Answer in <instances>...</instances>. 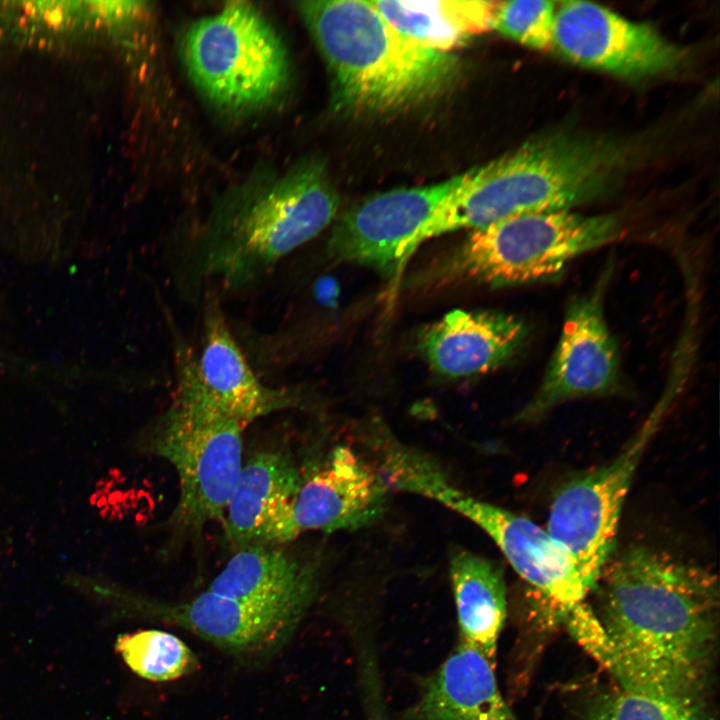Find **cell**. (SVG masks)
<instances>
[{"label": "cell", "mask_w": 720, "mask_h": 720, "mask_svg": "<svg viewBox=\"0 0 720 720\" xmlns=\"http://www.w3.org/2000/svg\"><path fill=\"white\" fill-rule=\"evenodd\" d=\"M399 32L439 52L463 46L473 37L494 30L500 1H371Z\"/></svg>", "instance_id": "ffe728a7"}, {"label": "cell", "mask_w": 720, "mask_h": 720, "mask_svg": "<svg viewBox=\"0 0 720 720\" xmlns=\"http://www.w3.org/2000/svg\"><path fill=\"white\" fill-rule=\"evenodd\" d=\"M528 332L525 322L511 314L454 310L423 330L419 348L438 373L464 377L512 360L526 344Z\"/></svg>", "instance_id": "2e32d148"}, {"label": "cell", "mask_w": 720, "mask_h": 720, "mask_svg": "<svg viewBox=\"0 0 720 720\" xmlns=\"http://www.w3.org/2000/svg\"><path fill=\"white\" fill-rule=\"evenodd\" d=\"M649 141L574 132L534 138L469 171L419 230L415 244L524 213L571 210L610 192L649 152Z\"/></svg>", "instance_id": "7a4b0ae2"}, {"label": "cell", "mask_w": 720, "mask_h": 720, "mask_svg": "<svg viewBox=\"0 0 720 720\" xmlns=\"http://www.w3.org/2000/svg\"><path fill=\"white\" fill-rule=\"evenodd\" d=\"M581 720H710L701 694H663L617 685L600 693Z\"/></svg>", "instance_id": "7402d4cb"}, {"label": "cell", "mask_w": 720, "mask_h": 720, "mask_svg": "<svg viewBox=\"0 0 720 720\" xmlns=\"http://www.w3.org/2000/svg\"><path fill=\"white\" fill-rule=\"evenodd\" d=\"M614 214L571 210L515 215L474 229L443 264L450 279L506 287L552 280L578 256L618 239Z\"/></svg>", "instance_id": "8992f818"}, {"label": "cell", "mask_w": 720, "mask_h": 720, "mask_svg": "<svg viewBox=\"0 0 720 720\" xmlns=\"http://www.w3.org/2000/svg\"><path fill=\"white\" fill-rule=\"evenodd\" d=\"M405 720H517L505 702L495 663L464 641L422 681Z\"/></svg>", "instance_id": "ac0fdd59"}, {"label": "cell", "mask_w": 720, "mask_h": 720, "mask_svg": "<svg viewBox=\"0 0 720 720\" xmlns=\"http://www.w3.org/2000/svg\"><path fill=\"white\" fill-rule=\"evenodd\" d=\"M181 50L196 88L226 110L263 107L289 81L284 42L262 13L246 2H230L194 21L184 33Z\"/></svg>", "instance_id": "52a82bcc"}, {"label": "cell", "mask_w": 720, "mask_h": 720, "mask_svg": "<svg viewBox=\"0 0 720 720\" xmlns=\"http://www.w3.org/2000/svg\"><path fill=\"white\" fill-rule=\"evenodd\" d=\"M393 489L429 497L473 521L495 542L518 575L565 615L592 592L570 555L528 518L451 486L432 464L406 452L393 463Z\"/></svg>", "instance_id": "ba28073f"}, {"label": "cell", "mask_w": 720, "mask_h": 720, "mask_svg": "<svg viewBox=\"0 0 720 720\" xmlns=\"http://www.w3.org/2000/svg\"><path fill=\"white\" fill-rule=\"evenodd\" d=\"M297 5L327 68L331 106L339 114L368 118L405 113L439 100L456 83V57L405 36L371 1Z\"/></svg>", "instance_id": "3957f363"}, {"label": "cell", "mask_w": 720, "mask_h": 720, "mask_svg": "<svg viewBox=\"0 0 720 720\" xmlns=\"http://www.w3.org/2000/svg\"><path fill=\"white\" fill-rule=\"evenodd\" d=\"M387 486L351 448L337 447L306 477L288 511L289 542L307 531L359 528L381 512Z\"/></svg>", "instance_id": "9a60e30c"}, {"label": "cell", "mask_w": 720, "mask_h": 720, "mask_svg": "<svg viewBox=\"0 0 720 720\" xmlns=\"http://www.w3.org/2000/svg\"><path fill=\"white\" fill-rule=\"evenodd\" d=\"M207 590L305 615L316 594L317 576L312 565L279 546L251 545L237 549Z\"/></svg>", "instance_id": "d6986e66"}, {"label": "cell", "mask_w": 720, "mask_h": 720, "mask_svg": "<svg viewBox=\"0 0 720 720\" xmlns=\"http://www.w3.org/2000/svg\"><path fill=\"white\" fill-rule=\"evenodd\" d=\"M468 176L469 171L438 184L395 189L360 202L337 220L329 255L386 276L395 274L412 253L416 234Z\"/></svg>", "instance_id": "4fadbf2b"}, {"label": "cell", "mask_w": 720, "mask_h": 720, "mask_svg": "<svg viewBox=\"0 0 720 720\" xmlns=\"http://www.w3.org/2000/svg\"><path fill=\"white\" fill-rule=\"evenodd\" d=\"M675 392L672 389L663 395L611 462L571 479L553 498L546 530L574 560L592 591L613 555L622 508L633 477Z\"/></svg>", "instance_id": "9c48e42d"}, {"label": "cell", "mask_w": 720, "mask_h": 720, "mask_svg": "<svg viewBox=\"0 0 720 720\" xmlns=\"http://www.w3.org/2000/svg\"><path fill=\"white\" fill-rule=\"evenodd\" d=\"M599 623L578 642L617 685L663 694H701L717 631L719 585L698 564L631 545L603 567Z\"/></svg>", "instance_id": "6da1fadb"}, {"label": "cell", "mask_w": 720, "mask_h": 720, "mask_svg": "<svg viewBox=\"0 0 720 720\" xmlns=\"http://www.w3.org/2000/svg\"><path fill=\"white\" fill-rule=\"evenodd\" d=\"M612 273L609 263L592 289L569 302L551 359L519 421H538L570 400L625 391L620 351L604 310Z\"/></svg>", "instance_id": "30bf717a"}, {"label": "cell", "mask_w": 720, "mask_h": 720, "mask_svg": "<svg viewBox=\"0 0 720 720\" xmlns=\"http://www.w3.org/2000/svg\"><path fill=\"white\" fill-rule=\"evenodd\" d=\"M301 481L292 458L279 449L258 451L243 463L223 520L233 547L285 543L288 511Z\"/></svg>", "instance_id": "e0dca14e"}, {"label": "cell", "mask_w": 720, "mask_h": 720, "mask_svg": "<svg viewBox=\"0 0 720 720\" xmlns=\"http://www.w3.org/2000/svg\"><path fill=\"white\" fill-rule=\"evenodd\" d=\"M115 649L139 677L164 682L197 670V657L178 636L158 629L138 630L120 635Z\"/></svg>", "instance_id": "603a6c76"}, {"label": "cell", "mask_w": 720, "mask_h": 720, "mask_svg": "<svg viewBox=\"0 0 720 720\" xmlns=\"http://www.w3.org/2000/svg\"><path fill=\"white\" fill-rule=\"evenodd\" d=\"M176 390L197 399L245 428L269 414L298 405V392L263 384L232 336L215 300L208 303L199 357L176 350Z\"/></svg>", "instance_id": "7c38bea8"}, {"label": "cell", "mask_w": 720, "mask_h": 720, "mask_svg": "<svg viewBox=\"0 0 720 720\" xmlns=\"http://www.w3.org/2000/svg\"><path fill=\"white\" fill-rule=\"evenodd\" d=\"M245 427L194 398L175 392L144 436V450L167 461L178 478V499L167 519L169 545L199 538L223 522L243 465Z\"/></svg>", "instance_id": "5b68a950"}, {"label": "cell", "mask_w": 720, "mask_h": 720, "mask_svg": "<svg viewBox=\"0 0 720 720\" xmlns=\"http://www.w3.org/2000/svg\"><path fill=\"white\" fill-rule=\"evenodd\" d=\"M146 616L167 621L234 655L265 656L291 636L303 614L240 601L206 590L184 601L126 596Z\"/></svg>", "instance_id": "5bb4252c"}, {"label": "cell", "mask_w": 720, "mask_h": 720, "mask_svg": "<svg viewBox=\"0 0 720 720\" xmlns=\"http://www.w3.org/2000/svg\"><path fill=\"white\" fill-rule=\"evenodd\" d=\"M449 570L460 640L477 647L496 663L497 644L507 615L501 570L464 550L453 554Z\"/></svg>", "instance_id": "44dd1931"}, {"label": "cell", "mask_w": 720, "mask_h": 720, "mask_svg": "<svg viewBox=\"0 0 720 720\" xmlns=\"http://www.w3.org/2000/svg\"><path fill=\"white\" fill-rule=\"evenodd\" d=\"M553 49L579 66L632 79L672 72L685 58L651 26L587 1L558 4Z\"/></svg>", "instance_id": "8fae6325"}, {"label": "cell", "mask_w": 720, "mask_h": 720, "mask_svg": "<svg viewBox=\"0 0 720 720\" xmlns=\"http://www.w3.org/2000/svg\"><path fill=\"white\" fill-rule=\"evenodd\" d=\"M556 3L546 0L500 1L494 30L535 50L553 49Z\"/></svg>", "instance_id": "cb8c5ba5"}, {"label": "cell", "mask_w": 720, "mask_h": 720, "mask_svg": "<svg viewBox=\"0 0 720 720\" xmlns=\"http://www.w3.org/2000/svg\"><path fill=\"white\" fill-rule=\"evenodd\" d=\"M338 208L325 165L301 161L266 184L234 193L214 210L195 248L194 272L224 288L246 286L317 236Z\"/></svg>", "instance_id": "277c9868"}]
</instances>
